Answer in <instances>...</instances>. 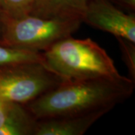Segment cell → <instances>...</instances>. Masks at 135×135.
<instances>
[{"instance_id": "obj_1", "label": "cell", "mask_w": 135, "mask_h": 135, "mask_svg": "<svg viewBox=\"0 0 135 135\" xmlns=\"http://www.w3.org/2000/svg\"><path fill=\"white\" fill-rule=\"evenodd\" d=\"M135 82L122 76L65 81L25 107L37 119L107 109L132 95Z\"/></svg>"}, {"instance_id": "obj_2", "label": "cell", "mask_w": 135, "mask_h": 135, "mask_svg": "<svg viewBox=\"0 0 135 135\" xmlns=\"http://www.w3.org/2000/svg\"><path fill=\"white\" fill-rule=\"evenodd\" d=\"M45 64L66 81L90 78H116L121 74L105 50L91 38L71 36L41 52Z\"/></svg>"}, {"instance_id": "obj_3", "label": "cell", "mask_w": 135, "mask_h": 135, "mask_svg": "<svg viewBox=\"0 0 135 135\" xmlns=\"http://www.w3.org/2000/svg\"><path fill=\"white\" fill-rule=\"evenodd\" d=\"M2 21L1 45L40 53L72 36L83 23L80 17L45 18L30 15L17 18L2 17Z\"/></svg>"}, {"instance_id": "obj_4", "label": "cell", "mask_w": 135, "mask_h": 135, "mask_svg": "<svg viewBox=\"0 0 135 135\" xmlns=\"http://www.w3.org/2000/svg\"><path fill=\"white\" fill-rule=\"evenodd\" d=\"M65 81L43 63L12 64L0 68V98L26 105Z\"/></svg>"}, {"instance_id": "obj_5", "label": "cell", "mask_w": 135, "mask_h": 135, "mask_svg": "<svg viewBox=\"0 0 135 135\" xmlns=\"http://www.w3.org/2000/svg\"><path fill=\"white\" fill-rule=\"evenodd\" d=\"M82 22L135 42L134 14H126L109 0H89Z\"/></svg>"}, {"instance_id": "obj_6", "label": "cell", "mask_w": 135, "mask_h": 135, "mask_svg": "<svg viewBox=\"0 0 135 135\" xmlns=\"http://www.w3.org/2000/svg\"><path fill=\"white\" fill-rule=\"evenodd\" d=\"M110 110L38 119L34 135H83Z\"/></svg>"}, {"instance_id": "obj_7", "label": "cell", "mask_w": 135, "mask_h": 135, "mask_svg": "<svg viewBox=\"0 0 135 135\" xmlns=\"http://www.w3.org/2000/svg\"><path fill=\"white\" fill-rule=\"evenodd\" d=\"M89 0H32L29 15L45 18L80 17Z\"/></svg>"}, {"instance_id": "obj_8", "label": "cell", "mask_w": 135, "mask_h": 135, "mask_svg": "<svg viewBox=\"0 0 135 135\" xmlns=\"http://www.w3.org/2000/svg\"><path fill=\"white\" fill-rule=\"evenodd\" d=\"M37 120L25 105L20 104L0 128V135H34Z\"/></svg>"}, {"instance_id": "obj_9", "label": "cell", "mask_w": 135, "mask_h": 135, "mask_svg": "<svg viewBox=\"0 0 135 135\" xmlns=\"http://www.w3.org/2000/svg\"><path fill=\"white\" fill-rule=\"evenodd\" d=\"M22 62H41L46 65L40 52L11 48L0 44V68Z\"/></svg>"}, {"instance_id": "obj_10", "label": "cell", "mask_w": 135, "mask_h": 135, "mask_svg": "<svg viewBox=\"0 0 135 135\" xmlns=\"http://www.w3.org/2000/svg\"><path fill=\"white\" fill-rule=\"evenodd\" d=\"M32 0H0L2 17L17 18L29 15Z\"/></svg>"}, {"instance_id": "obj_11", "label": "cell", "mask_w": 135, "mask_h": 135, "mask_svg": "<svg viewBox=\"0 0 135 135\" xmlns=\"http://www.w3.org/2000/svg\"><path fill=\"white\" fill-rule=\"evenodd\" d=\"M119 45L123 62L128 70L131 80H135V42L122 37H116Z\"/></svg>"}, {"instance_id": "obj_12", "label": "cell", "mask_w": 135, "mask_h": 135, "mask_svg": "<svg viewBox=\"0 0 135 135\" xmlns=\"http://www.w3.org/2000/svg\"><path fill=\"white\" fill-rule=\"evenodd\" d=\"M19 105L0 98V128L8 120Z\"/></svg>"}, {"instance_id": "obj_13", "label": "cell", "mask_w": 135, "mask_h": 135, "mask_svg": "<svg viewBox=\"0 0 135 135\" xmlns=\"http://www.w3.org/2000/svg\"><path fill=\"white\" fill-rule=\"evenodd\" d=\"M114 1L126 9L129 10L133 12L134 11L135 0H114Z\"/></svg>"}, {"instance_id": "obj_14", "label": "cell", "mask_w": 135, "mask_h": 135, "mask_svg": "<svg viewBox=\"0 0 135 135\" xmlns=\"http://www.w3.org/2000/svg\"><path fill=\"white\" fill-rule=\"evenodd\" d=\"M2 15H0V42L2 39Z\"/></svg>"}]
</instances>
